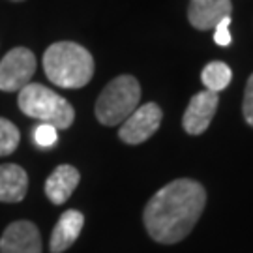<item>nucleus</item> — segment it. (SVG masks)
<instances>
[{
    "label": "nucleus",
    "instance_id": "obj_17",
    "mask_svg": "<svg viewBox=\"0 0 253 253\" xmlns=\"http://www.w3.org/2000/svg\"><path fill=\"white\" fill-rule=\"evenodd\" d=\"M244 118L246 122L253 127V73L252 77L248 79V84H246V92H244Z\"/></svg>",
    "mask_w": 253,
    "mask_h": 253
},
{
    "label": "nucleus",
    "instance_id": "obj_4",
    "mask_svg": "<svg viewBox=\"0 0 253 253\" xmlns=\"http://www.w3.org/2000/svg\"><path fill=\"white\" fill-rule=\"evenodd\" d=\"M141 100V84L131 75H120L109 83L96 101V118L103 126H118L126 120Z\"/></svg>",
    "mask_w": 253,
    "mask_h": 253
},
{
    "label": "nucleus",
    "instance_id": "obj_11",
    "mask_svg": "<svg viewBox=\"0 0 253 253\" xmlns=\"http://www.w3.org/2000/svg\"><path fill=\"white\" fill-rule=\"evenodd\" d=\"M81 180L79 171L73 165H58L45 180V195L53 205H64L72 197Z\"/></svg>",
    "mask_w": 253,
    "mask_h": 253
},
{
    "label": "nucleus",
    "instance_id": "obj_6",
    "mask_svg": "<svg viewBox=\"0 0 253 253\" xmlns=\"http://www.w3.org/2000/svg\"><path fill=\"white\" fill-rule=\"evenodd\" d=\"M162 118L163 113L158 103H145V105L137 107L122 122V126L118 129V137L126 145H141L158 131Z\"/></svg>",
    "mask_w": 253,
    "mask_h": 253
},
{
    "label": "nucleus",
    "instance_id": "obj_7",
    "mask_svg": "<svg viewBox=\"0 0 253 253\" xmlns=\"http://www.w3.org/2000/svg\"><path fill=\"white\" fill-rule=\"evenodd\" d=\"M0 253H42V236L32 221L9 223L0 236Z\"/></svg>",
    "mask_w": 253,
    "mask_h": 253
},
{
    "label": "nucleus",
    "instance_id": "obj_13",
    "mask_svg": "<svg viewBox=\"0 0 253 253\" xmlns=\"http://www.w3.org/2000/svg\"><path fill=\"white\" fill-rule=\"evenodd\" d=\"M233 79L231 68L223 62H210L205 66V70L201 73V81L210 92H221L227 88V84Z\"/></svg>",
    "mask_w": 253,
    "mask_h": 253
},
{
    "label": "nucleus",
    "instance_id": "obj_12",
    "mask_svg": "<svg viewBox=\"0 0 253 253\" xmlns=\"http://www.w3.org/2000/svg\"><path fill=\"white\" fill-rule=\"evenodd\" d=\"M28 191V174L15 163L0 165V203H19Z\"/></svg>",
    "mask_w": 253,
    "mask_h": 253
},
{
    "label": "nucleus",
    "instance_id": "obj_18",
    "mask_svg": "<svg viewBox=\"0 0 253 253\" xmlns=\"http://www.w3.org/2000/svg\"><path fill=\"white\" fill-rule=\"evenodd\" d=\"M11 2H25V0H11Z\"/></svg>",
    "mask_w": 253,
    "mask_h": 253
},
{
    "label": "nucleus",
    "instance_id": "obj_8",
    "mask_svg": "<svg viewBox=\"0 0 253 253\" xmlns=\"http://www.w3.org/2000/svg\"><path fill=\"white\" fill-rule=\"evenodd\" d=\"M217 103H219V98H217L216 92H197L190 100V105H188L184 118H182L184 129L190 135H201L203 131H207V127L210 126L212 118L216 115Z\"/></svg>",
    "mask_w": 253,
    "mask_h": 253
},
{
    "label": "nucleus",
    "instance_id": "obj_5",
    "mask_svg": "<svg viewBox=\"0 0 253 253\" xmlns=\"http://www.w3.org/2000/svg\"><path fill=\"white\" fill-rule=\"evenodd\" d=\"M36 73V56L27 47H15L0 60V90L19 92Z\"/></svg>",
    "mask_w": 253,
    "mask_h": 253
},
{
    "label": "nucleus",
    "instance_id": "obj_1",
    "mask_svg": "<svg viewBox=\"0 0 253 253\" xmlns=\"http://www.w3.org/2000/svg\"><path fill=\"white\" fill-rule=\"evenodd\" d=\"M207 205V191L199 182L178 178L146 203L143 221L156 242L176 244L193 231Z\"/></svg>",
    "mask_w": 253,
    "mask_h": 253
},
{
    "label": "nucleus",
    "instance_id": "obj_14",
    "mask_svg": "<svg viewBox=\"0 0 253 253\" xmlns=\"http://www.w3.org/2000/svg\"><path fill=\"white\" fill-rule=\"evenodd\" d=\"M21 133L8 118H0V156H8L19 146Z\"/></svg>",
    "mask_w": 253,
    "mask_h": 253
},
{
    "label": "nucleus",
    "instance_id": "obj_2",
    "mask_svg": "<svg viewBox=\"0 0 253 253\" xmlns=\"http://www.w3.org/2000/svg\"><path fill=\"white\" fill-rule=\"evenodd\" d=\"M43 70L60 88H83L94 75V58L79 43L56 42L43 54Z\"/></svg>",
    "mask_w": 253,
    "mask_h": 253
},
{
    "label": "nucleus",
    "instance_id": "obj_15",
    "mask_svg": "<svg viewBox=\"0 0 253 253\" xmlns=\"http://www.w3.org/2000/svg\"><path fill=\"white\" fill-rule=\"evenodd\" d=\"M58 141V129L51 124H40L34 129V143L40 148H51Z\"/></svg>",
    "mask_w": 253,
    "mask_h": 253
},
{
    "label": "nucleus",
    "instance_id": "obj_9",
    "mask_svg": "<svg viewBox=\"0 0 253 253\" xmlns=\"http://www.w3.org/2000/svg\"><path fill=\"white\" fill-rule=\"evenodd\" d=\"M231 0H190L188 19L197 30H214L225 17H231Z\"/></svg>",
    "mask_w": 253,
    "mask_h": 253
},
{
    "label": "nucleus",
    "instance_id": "obj_16",
    "mask_svg": "<svg viewBox=\"0 0 253 253\" xmlns=\"http://www.w3.org/2000/svg\"><path fill=\"white\" fill-rule=\"evenodd\" d=\"M229 25H231V17H225L216 28H214V42L217 45L227 47L231 45L233 38H231V32H229Z\"/></svg>",
    "mask_w": 253,
    "mask_h": 253
},
{
    "label": "nucleus",
    "instance_id": "obj_3",
    "mask_svg": "<svg viewBox=\"0 0 253 253\" xmlns=\"http://www.w3.org/2000/svg\"><path fill=\"white\" fill-rule=\"evenodd\" d=\"M17 103L27 117L36 118L42 124H51L56 129H68L75 118L72 103L40 83H28L21 88Z\"/></svg>",
    "mask_w": 253,
    "mask_h": 253
},
{
    "label": "nucleus",
    "instance_id": "obj_10",
    "mask_svg": "<svg viewBox=\"0 0 253 253\" xmlns=\"http://www.w3.org/2000/svg\"><path fill=\"white\" fill-rule=\"evenodd\" d=\"M83 225H84V216L79 210H66L51 233L49 240L51 253H62L68 248H72L73 242L81 235Z\"/></svg>",
    "mask_w": 253,
    "mask_h": 253
}]
</instances>
